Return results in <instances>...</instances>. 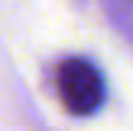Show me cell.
<instances>
[{
    "mask_svg": "<svg viewBox=\"0 0 133 131\" xmlns=\"http://www.w3.org/2000/svg\"><path fill=\"white\" fill-rule=\"evenodd\" d=\"M56 93L72 116H90L105 100V80L90 59L69 57L56 67Z\"/></svg>",
    "mask_w": 133,
    "mask_h": 131,
    "instance_id": "1",
    "label": "cell"
}]
</instances>
